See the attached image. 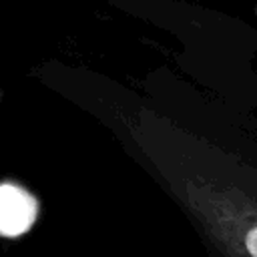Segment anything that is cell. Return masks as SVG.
Segmentation results:
<instances>
[{"instance_id":"7a4b0ae2","label":"cell","mask_w":257,"mask_h":257,"mask_svg":"<svg viewBox=\"0 0 257 257\" xmlns=\"http://www.w3.org/2000/svg\"><path fill=\"white\" fill-rule=\"evenodd\" d=\"M247 249H249L251 257H257V227L247 235Z\"/></svg>"},{"instance_id":"6da1fadb","label":"cell","mask_w":257,"mask_h":257,"mask_svg":"<svg viewBox=\"0 0 257 257\" xmlns=\"http://www.w3.org/2000/svg\"><path fill=\"white\" fill-rule=\"evenodd\" d=\"M36 217V203L24 191L4 185L0 187V233L18 235L26 231Z\"/></svg>"}]
</instances>
